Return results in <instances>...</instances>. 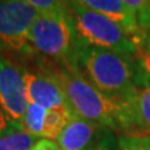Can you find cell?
<instances>
[{"label": "cell", "mask_w": 150, "mask_h": 150, "mask_svg": "<svg viewBox=\"0 0 150 150\" xmlns=\"http://www.w3.org/2000/svg\"><path fill=\"white\" fill-rule=\"evenodd\" d=\"M100 93L119 104L128 101L139 86L135 59L94 46H75L68 62Z\"/></svg>", "instance_id": "obj_1"}, {"label": "cell", "mask_w": 150, "mask_h": 150, "mask_svg": "<svg viewBox=\"0 0 150 150\" xmlns=\"http://www.w3.org/2000/svg\"><path fill=\"white\" fill-rule=\"evenodd\" d=\"M63 89L74 115L112 130H119L121 106L90 84L70 63L48 70Z\"/></svg>", "instance_id": "obj_2"}, {"label": "cell", "mask_w": 150, "mask_h": 150, "mask_svg": "<svg viewBox=\"0 0 150 150\" xmlns=\"http://www.w3.org/2000/svg\"><path fill=\"white\" fill-rule=\"evenodd\" d=\"M75 46H94L137 59L138 48L134 38L111 19L69 1Z\"/></svg>", "instance_id": "obj_3"}, {"label": "cell", "mask_w": 150, "mask_h": 150, "mask_svg": "<svg viewBox=\"0 0 150 150\" xmlns=\"http://www.w3.org/2000/svg\"><path fill=\"white\" fill-rule=\"evenodd\" d=\"M28 41V54L41 55L59 64L70 62L75 51V38L69 14H39Z\"/></svg>", "instance_id": "obj_4"}, {"label": "cell", "mask_w": 150, "mask_h": 150, "mask_svg": "<svg viewBox=\"0 0 150 150\" xmlns=\"http://www.w3.org/2000/svg\"><path fill=\"white\" fill-rule=\"evenodd\" d=\"M39 11L23 0H0V50L29 53V31Z\"/></svg>", "instance_id": "obj_5"}, {"label": "cell", "mask_w": 150, "mask_h": 150, "mask_svg": "<svg viewBox=\"0 0 150 150\" xmlns=\"http://www.w3.org/2000/svg\"><path fill=\"white\" fill-rule=\"evenodd\" d=\"M60 150H112L110 129L74 115L56 139Z\"/></svg>", "instance_id": "obj_6"}, {"label": "cell", "mask_w": 150, "mask_h": 150, "mask_svg": "<svg viewBox=\"0 0 150 150\" xmlns=\"http://www.w3.org/2000/svg\"><path fill=\"white\" fill-rule=\"evenodd\" d=\"M0 106L15 123H20L29 106L23 70L4 56H0Z\"/></svg>", "instance_id": "obj_7"}, {"label": "cell", "mask_w": 150, "mask_h": 150, "mask_svg": "<svg viewBox=\"0 0 150 150\" xmlns=\"http://www.w3.org/2000/svg\"><path fill=\"white\" fill-rule=\"evenodd\" d=\"M120 106L119 131L123 137L150 138V85L138 88L134 95Z\"/></svg>", "instance_id": "obj_8"}, {"label": "cell", "mask_w": 150, "mask_h": 150, "mask_svg": "<svg viewBox=\"0 0 150 150\" xmlns=\"http://www.w3.org/2000/svg\"><path fill=\"white\" fill-rule=\"evenodd\" d=\"M23 76L26 86L29 104L40 105L45 109L69 106L63 89L48 70L45 71L23 70Z\"/></svg>", "instance_id": "obj_9"}, {"label": "cell", "mask_w": 150, "mask_h": 150, "mask_svg": "<svg viewBox=\"0 0 150 150\" xmlns=\"http://www.w3.org/2000/svg\"><path fill=\"white\" fill-rule=\"evenodd\" d=\"M83 8L99 13L123 26L134 38L135 43L143 34L137 15L121 0H69Z\"/></svg>", "instance_id": "obj_10"}, {"label": "cell", "mask_w": 150, "mask_h": 150, "mask_svg": "<svg viewBox=\"0 0 150 150\" xmlns=\"http://www.w3.org/2000/svg\"><path fill=\"white\" fill-rule=\"evenodd\" d=\"M38 138L33 137L20 123L11 121L9 129L0 137V150H31Z\"/></svg>", "instance_id": "obj_11"}, {"label": "cell", "mask_w": 150, "mask_h": 150, "mask_svg": "<svg viewBox=\"0 0 150 150\" xmlns=\"http://www.w3.org/2000/svg\"><path fill=\"white\" fill-rule=\"evenodd\" d=\"M73 118L74 112L69 106H58L48 109L44 119L43 139H58Z\"/></svg>", "instance_id": "obj_12"}, {"label": "cell", "mask_w": 150, "mask_h": 150, "mask_svg": "<svg viewBox=\"0 0 150 150\" xmlns=\"http://www.w3.org/2000/svg\"><path fill=\"white\" fill-rule=\"evenodd\" d=\"M137 70L139 86L150 85V35L143 31L142 36L137 40Z\"/></svg>", "instance_id": "obj_13"}, {"label": "cell", "mask_w": 150, "mask_h": 150, "mask_svg": "<svg viewBox=\"0 0 150 150\" xmlns=\"http://www.w3.org/2000/svg\"><path fill=\"white\" fill-rule=\"evenodd\" d=\"M46 110L48 109L36 104H29V106L26 108V111L23 116L20 124L33 137L43 138L44 119L46 115Z\"/></svg>", "instance_id": "obj_14"}, {"label": "cell", "mask_w": 150, "mask_h": 150, "mask_svg": "<svg viewBox=\"0 0 150 150\" xmlns=\"http://www.w3.org/2000/svg\"><path fill=\"white\" fill-rule=\"evenodd\" d=\"M40 14H69V0H23Z\"/></svg>", "instance_id": "obj_15"}, {"label": "cell", "mask_w": 150, "mask_h": 150, "mask_svg": "<svg viewBox=\"0 0 150 150\" xmlns=\"http://www.w3.org/2000/svg\"><path fill=\"white\" fill-rule=\"evenodd\" d=\"M120 150H150L149 137H121L119 139Z\"/></svg>", "instance_id": "obj_16"}, {"label": "cell", "mask_w": 150, "mask_h": 150, "mask_svg": "<svg viewBox=\"0 0 150 150\" xmlns=\"http://www.w3.org/2000/svg\"><path fill=\"white\" fill-rule=\"evenodd\" d=\"M135 15H139L142 11L150 6V0H121Z\"/></svg>", "instance_id": "obj_17"}, {"label": "cell", "mask_w": 150, "mask_h": 150, "mask_svg": "<svg viewBox=\"0 0 150 150\" xmlns=\"http://www.w3.org/2000/svg\"><path fill=\"white\" fill-rule=\"evenodd\" d=\"M138 18V23L139 26L144 33L150 35V6L148 9H145L144 11H142L137 16Z\"/></svg>", "instance_id": "obj_18"}, {"label": "cell", "mask_w": 150, "mask_h": 150, "mask_svg": "<svg viewBox=\"0 0 150 150\" xmlns=\"http://www.w3.org/2000/svg\"><path fill=\"white\" fill-rule=\"evenodd\" d=\"M31 150H60L58 143H54L50 139H40L34 144Z\"/></svg>", "instance_id": "obj_19"}, {"label": "cell", "mask_w": 150, "mask_h": 150, "mask_svg": "<svg viewBox=\"0 0 150 150\" xmlns=\"http://www.w3.org/2000/svg\"><path fill=\"white\" fill-rule=\"evenodd\" d=\"M10 124H11V120L8 118V115L4 112L1 106H0V137L9 129Z\"/></svg>", "instance_id": "obj_20"}]
</instances>
